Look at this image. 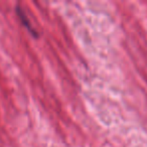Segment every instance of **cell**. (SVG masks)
I'll return each instance as SVG.
<instances>
[{
	"instance_id": "cell-1",
	"label": "cell",
	"mask_w": 147,
	"mask_h": 147,
	"mask_svg": "<svg viewBox=\"0 0 147 147\" xmlns=\"http://www.w3.org/2000/svg\"><path fill=\"white\" fill-rule=\"evenodd\" d=\"M15 11H16V14L17 16L19 17V19H20L21 23L23 24V26L25 27V28L27 29V30L29 31V33H30L32 36L34 37H38V33H37V31L35 30L34 27L31 25L30 21H29L28 17H27V15L25 14L24 10H23L22 8H21L19 5H16V7H15Z\"/></svg>"
}]
</instances>
